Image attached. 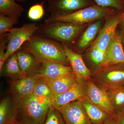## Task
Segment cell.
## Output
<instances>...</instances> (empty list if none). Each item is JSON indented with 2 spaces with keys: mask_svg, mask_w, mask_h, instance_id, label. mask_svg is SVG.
Masks as SVG:
<instances>
[{
  "mask_svg": "<svg viewBox=\"0 0 124 124\" xmlns=\"http://www.w3.org/2000/svg\"><path fill=\"white\" fill-rule=\"evenodd\" d=\"M51 106V99L31 94L17 103L16 121L21 124H42Z\"/></svg>",
  "mask_w": 124,
  "mask_h": 124,
  "instance_id": "1",
  "label": "cell"
},
{
  "mask_svg": "<svg viewBox=\"0 0 124 124\" xmlns=\"http://www.w3.org/2000/svg\"><path fill=\"white\" fill-rule=\"evenodd\" d=\"M21 49L42 62L54 61L70 66L62 44L49 38L33 35Z\"/></svg>",
  "mask_w": 124,
  "mask_h": 124,
  "instance_id": "2",
  "label": "cell"
},
{
  "mask_svg": "<svg viewBox=\"0 0 124 124\" xmlns=\"http://www.w3.org/2000/svg\"><path fill=\"white\" fill-rule=\"evenodd\" d=\"M85 26L64 22H44L39 25L34 35L49 38L69 46L75 40Z\"/></svg>",
  "mask_w": 124,
  "mask_h": 124,
  "instance_id": "3",
  "label": "cell"
},
{
  "mask_svg": "<svg viewBox=\"0 0 124 124\" xmlns=\"http://www.w3.org/2000/svg\"><path fill=\"white\" fill-rule=\"evenodd\" d=\"M114 11V9L102 7L96 4L81 9L67 15L56 17L50 16L45 20L44 22H61L84 25L86 23L100 20L113 13Z\"/></svg>",
  "mask_w": 124,
  "mask_h": 124,
  "instance_id": "4",
  "label": "cell"
},
{
  "mask_svg": "<svg viewBox=\"0 0 124 124\" xmlns=\"http://www.w3.org/2000/svg\"><path fill=\"white\" fill-rule=\"evenodd\" d=\"M91 79L99 88L105 91L124 86V63L103 67L91 73Z\"/></svg>",
  "mask_w": 124,
  "mask_h": 124,
  "instance_id": "5",
  "label": "cell"
},
{
  "mask_svg": "<svg viewBox=\"0 0 124 124\" xmlns=\"http://www.w3.org/2000/svg\"><path fill=\"white\" fill-rule=\"evenodd\" d=\"M38 27L39 25L36 23H28L23 24L20 27H14L7 33L5 61L21 48L25 42L31 39Z\"/></svg>",
  "mask_w": 124,
  "mask_h": 124,
  "instance_id": "6",
  "label": "cell"
},
{
  "mask_svg": "<svg viewBox=\"0 0 124 124\" xmlns=\"http://www.w3.org/2000/svg\"><path fill=\"white\" fill-rule=\"evenodd\" d=\"M47 11L52 17L62 16L96 5L94 0H48Z\"/></svg>",
  "mask_w": 124,
  "mask_h": 124,
  "instance_id": "7",
  "label": "cell"
},
{
  "mask_svg": "<svg viewBox=\"0 0 124 124\" xmlns=\"http://www.w3.org/2000/svg\"><path fill=\"white\" fill-rule=\"evenodd\" d=\"M124 18L123 11L110 15L93 46L97 47L104 53L116 33L117 26L122 23Z\"/></svg>",
  "mask_w": 124,
  "mask_h": 124,
  "instance_id": "8",
  "label": "cell"
},
{
  "mask_svg": "<svg viewBox=\"0 0 124 124\" xmlns=\"http://www.w3.org/2000/svg\"><path fill=\"white\" fill-rule=\"evenodd\" d=\"M86 81L78 79L75 84L64 93L54 95L52 106L58 110L61 107L71 102L86 97Z\"/></svg>",
  "mask_w": 124,
  "mask_h": 124,
  "instance_id": "9",
  "label": "cell"
},
{
  "mask_svg": "<svg viewBox=\"0 0 124 124\" xmlns=\"http://www.w3.org/2000/svg\"><path fill=\"white\" fill-rule=\"evenodd\" d=\"M58 110L66 124H93L80 100L71 102Z\"/></svg>",
  "mask_w": 124,
  "mask_h": 124,
  "instance_id": "10",
  "label": "cell"
},
{
  "mask_svg": "<svg viewBox=\"0 0 124 124\" xmlns=\"http://www.w3.org/2000/svg\"><path fill=\"white\" fill-rule=\"evenodd\" d=\"M16 53L19 66L24 75L39 77L44 69L42 62L22 49H19Z\"/></svg>",
  "mask_w": 124,
  "mask_h": 124,
  "instance_id": "11",
  "label": "cell"
},
{
  "mask_svg": "<svg viewBox=\"0 0 124 124\" xmlns=\"http://www.w3.org/2000/svg\"><path fill=\"white\" fill-rule=\"evenodd\" d=\"M86 95L89 100L101 107L111 116H115L107 92L99 88L91 79L86 80Z\"/></svg>",
  "mask_w": 124,
  "mask_h": 124,
  "instance_id": "12",
  "label": "cell"
},
{
  "mask_svg": "<svg viewBox=\"0 0 124 124\" xmlns=\"http://www.w3.org/2000/svg\"><path fill=\"white\" fill-rule=\"evenodd\" d=\"M40 77H24L10 81V92L16 103L32 94L35 85Z\"/></svg>",
  "mask_w": 124,
  "mask_h": 124,
  "instance_id": "13",
  "label": "cell"
},
{
  "mask_svg": "<svg viewBox=\"0 0 124 124\" xmlns=\"http://www.w3.org/2000/svg\"><path fill=\"white\" fill-rule=\"evenodd\" d=\"M121 63H124V50L120 35L116 32L104 53L101 68Z\"/></svg>",
  "mask_w": 124,
  "mask_h": 124,
  "instance_id": "14",
  "label": "cell"
},
{
  "mask_svg": "<svg viewBox=\"0 0 124 124\" xmlns=\"http://www.w3.org/2000/svg\"><path fill=\"white\" fill-rule=\"evenodd\" d=\"M62 44L70 66L77 79L85 80L91 79V71L85 63L82 55L76 53L67 45Z\"/></svg>",
  "mask_w": 124,
  "mask_h": 124,
  "instance_id": "15",
  "label": "cell"
},
{
  "mask_svg": "<svg viewBox=\"0 0 124 124\" xmlns=\"http://www.w3.org/2000/svg\"><path fill=\"white\" fill-rule=\"evenodd\" d=\"M44 69L39 77L46 80L54 79L68 73L73 72L71 67L59 62L42 61Z\"/></svg>",
  "mask_w": 124,
  "mask_h": 124,
  "instance_id": "16",
  "label": "cell"
},
{
  "mask_svg": "<svg viewBox=\"0 0 124 124\" xmlns=\"http://www.w3.org/2000/svg\"><path fill=\"white\" fill-rule=\"evenodd\" d=\"M17 103L12 96H7L0 102V124H14L16 121Z\"/></svg>",
  "mask_w": 124,
  "mask_h": 124,
  "instance_id": "17",
  "label": "cell"
},
{
  "mask_svg": "<svg viewBox=\"0 0 124 124\" xmlns=\"http://www.w3.org/2000/svg\"><path fill=\"white\" fill-rule=\"evenodd\" d=\"M80 100L92 124H103L111 116L101 107L91 101L87 97Z\"/></svg>",
  "mask_w": 124,
  "mask_h": 124,
  "instance_id": "18",
  "label": "cell"
},
{
  "mask_svg": "<svg viewBox=\"0 0 124 124\" xmlns=\"http://www.w3.org/2000/svg\"><path fill=\"white\" fill-rule=\"evenodd\" d=\"M0 73L2 76L8 77L11 80H17L25 77L19 66L16 52L6 60Z\"/></svg>",
  "mask_w": 124,
  "mask_h": 124,
  "instance_id": "19",
  "label": "cell"
},
{
  "mask_svg": "<svg viewBox=\"0 0 124 124\" xmlns=\"http://www.w3.org/2000/svg\"><path fill=\"white\" fill-rule=\"evenodd\" d=\"M77 79L75 74L72 72L48 81L54 95L67 91L75 84Z\"/></svg>",
  "mask_w": 124,
  "mask_h": 124,
  "instance_id": "20",
  "label": "cell"
},
{
  "mask_svg": "<svg viewBox=\"0 0 124 124\" xmlns=\"http://www.w3.org/2000/svg\"><path fill=\"white\" fill-rule=\"evenodd\" d=\"M102 24V21L99 20L89 26L78 40L75 48L78 50H82L88 47L97 35Z\"/></svg>",
  "mask_w": 124,
  "mask_h": 124,
  "instance_id": "21",
  "label": "cell"
},
{
  "mask_svg": "<svg viewBox=\"0 0 124 124\" xmlns=\"http://www.w3.org/2000/svg\"><path fill=\"white\" fill-rule=\"evenodd\" d=\"M107 93L115 116L124 114V86L109 89Z\"/></svg>",
  "mask_w": 124,
  "mask_h": 124,
  "instance_id": "22",
  "label": "cell"
},
{
  "mask_svg": "<svg viewBox=\"0 0 124 124\" xmlns=\"http://www.w3.org/2000/svg\"><path fill=\"white\" fill-rule=\"evenodd\" d=\"M24 8L15 0H0V13L18 19L24 11Z\"/></svg>",
  "mask_w": 124,
  "mask_h": 124,
  "instance_id": "23",
  "label": "cell"
},
{
  "mask_svg": "<svg viewBox=\"0 0 124 124\" xmlns=\"http://www.w3.org/2000/svg\"><path fill=\"white\" fill-rule=\"evenodd\" d=\"M33 94L37 96L48 98L51 100L54 96L48 81L40 77L35 85Z\"/></svg>",
  "mask_w": 124,
  "mask_h": 124,
  "instance_id": "24",
  "label": "cell"
},
{
  "mask_svg": "<svg viewBox=\"0 0 124 124\" xmlns=\"http://www.w3.org/2000/svg\"><path fill=\"white\" fill-rule=\"evenodd\" d=\"M104 55V53L97 47L93 46L90 49L87 55L89 60L94 68L93 72L101 68Z\"/></svg>",
  "mask_w": 124,
  "mask_h": 124,
  "instance_id": "25",
  "label": "cell"
},
{
  "mask_svg": "<svg viewBox=\"0 0 124 124\" xmlns=\"http://www.w3.org/2000/svg\"><path fill=\"white\" fill-rule=\"evenodd\" d=\"M18 19L0 13V35L7 33L12 30L14 25L18 22Z\"/></svg>",
  "mask_w": 124,
  "mask_h": 124,
  "instance_id": "26",
  "label": "cell"
},
{
  "mask_svg": "<svg viewBox=\"0 0 124 124\" xmlns=\"http://www.w3.org/2000/svg\"><path fill=\"white\" fill-rule=\"evenodd\" d=\"M42 124H66L59 111L50 107L46 119Z\"/></svg>",
  "mask_w": 124,
  "mask_h": 124,
  "instance_id": "27",
  "label": "cell"
},
{
  "mask_svg": "<svg viewBox=\"0 0 124 124\" xmlns=\"http://www.w3.org/2000/svg\"><path fill=\"white\" fill-rule=\"evenodd\" d=\"M96 4L101 7L110 8L119 11L124 9V0H94Z\"/></svg>",
  "mask_w": 124,
  "mask_h": 124,
  "instance_id": "28",
  "label": "cell"
},
{
  "mask_svg": "<svg viewBox=\"0 0 124 124\" xmlns=\"http://www.w3.org/2000/svg\"><path fill=\"white\" fill-rule=\"evenodd\" d=\"M44 14L43 3L32 6L28 12V17L32 20H38L43 17Z\"/></svg>",
  "mask_w": 124,
  "mask_h": 124,
  "instance_id": "29",
  "label": "cell"
},
{
  "mask_svg": "<svg viewBox=\"0 0 124 124\" xmlns=\"http://www.w3.org/2000/svg\"><path fill=\"white\" fill-rule=\"evenodd\" d=\"M7 33L0 35V71L5 62V54L7 48Z\"/></svg>",
  "mask_w": 124,
  "mask_h": 124,
  "instance_id": "30",
  "label": "cell"
},
{
  "mask_svg": "<svg viewBox=\"0 0 124 124\" xmlns=\"http://www.w3.org/2000/svg\"><path fill=\"white\" fill-rule=\"evenodd\" d=\"M113 117L116 124H124V114Z\"/></svg>",
  "mask_w": 124,
  "mask_h": 124,
  "instance_id": "31",
  "label": "cell"
},
{
  "mask_svg": "<svg viewBox=\"0 0 124 124\" xmlns=\"http://www.w3.org/2000/svg\"><path fill=\"white\" fill-rule=\"evenodd\" d=\"M103 124H116L112 116H110L106 120Z\"/></svg>",
  "mask_w": 124,
  "mask_h": 124,
  "instance_id": "32",
  "label": "cell"
},
{
  "mask_svg": "<svg viewBox=\"0 0 124 124\" xmlns=\"http://www.w3.org/2000/svg\"><path fill=\"white\" fill-rule=\"evenodd\" d=\"M122 27L123 28H122V31H121V33L120 34V35L121 37L122 44L124 50V26Z\"/></svg>",
  "mask_w": 124,
  "mask_h": 124,
  "instance_id": "33",
  "label": "cell"
},
{
  "mask_svg": "<svg viewBox=\"0 0 124 124\" xmlns=\"http://www.w3.org/2000/svg\"><path fill=\"white\" fill-rule=\"evenodd\" d=\"M123 13H124V19H123V21H122V23H121L120 24H121V26H122V27L124 26V10H123Z\"/></svg>",
  "mask_w": 124,
  "mask_h": 124,
  "instance_id": "34",
  "label": "cell"
},
{
  "mask_svg": "<svg viewBox=\"0 0 124 124\" xmlns=\"http://www.w3.org/2000/svg\"><path fill=\"white\" fill-rule=\"evenodd\" d=\"M18 2H23L26 1L27 0H16Z\"/></svg>",
  "mask_w": 124,
  "mask_h": 124,
  "instance_id": "35",
  "label": "cell"
},
{
  "mask_svg": "<svg viewBox=\"0 0 124 124\" xmlns=\"http://www.w3.org/2000/svg\"><path fill=\"white\" fill-rule=\"evenodd\" d=\"M15 124H20V123H18V122H17V121H16V122Z\"/></svg>",
  "mask_w": 124,
  "mask_h": 124,
  "instance_id": "36",
  "label": "cell"
},
{
  "mask_svg": "<svg viewBox=\"0 0 124 124\" xmlns=\"http://www.w3.org/2000/svg\"></svg>",
  "mask_w": 124,
  "mask_h": 124,
  "instance_id": "37",
  "label": "cell"
}]
</instances>
